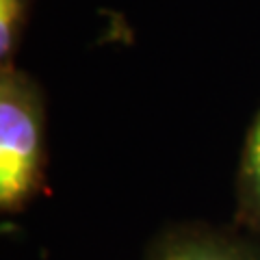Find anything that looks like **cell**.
Returning a JSON list of instances; mask_svg holds the SVG:
<instances>
[{"label":"cell","instance_id":"obj_1","mask_svg":"<svg viewBox=\"0 0 260 260\" xmlns=\"http://www.w3.org/2000/svg\"><path fill=\"white\" fill-rule=\"evenodd\" d=\"M44 100L37 83L11 63L0 70V206L18 210L42 184Z\"/></svg>","mask_w":260,"mask_h":260},{"label":"cell","instance_id":"obj_2","mask_svg":"<svg viewBox=\"0 0 260 260\" xmlns=\"http://www.w3.org/2000/svg\"><path fill=\"white\" fill-rule=\"evenodd\" d=\"M152 260H260V254L247 243L198 232L165 241Z\"/></svg>","mask_w":260,"mask_h":260},{"label":"cell","instance_id":"obj_3","mask_svg":"<svg viewBox=\"0 0 260 260\" xmlns=\"http://www.w3.org/2000/svg\"><path fill=\"white\" fill-rule=\"evenodd\" d=\"M241 186H243L245 208L249 210L254 223L260 225V115H258L256 124L249 133V139H247L245 156H243Z\"/></svg>","mask_w":260,"mask_h":260},{"label":"cell","instance_id":"obj_4","mask_svg":"<svg viewBox=\"0 0 260 260\" xmlns=\"http://www.w3.org/2000/svg\"><path fill=\"white\" fill-rule=\"evenodd\" d=\"M28 0H0V61L7 65L18 48Z\"/></svg>","mask_w":260,"mask_h":260}]
</instances>
